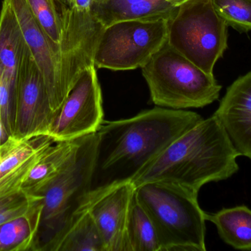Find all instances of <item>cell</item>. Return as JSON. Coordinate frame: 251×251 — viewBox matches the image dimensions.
I'll use <instances>...</instances> for the list:
<instances>
[{
	"label": "cell",
	"instance_id": "6da1fadb",
	"mask_svg": "<svg viewBox=\"0 0 251 251\" xmlns=\"http://www.w3.org/2000/svg\"><path fill=\"white\" fill-rule=\"evenodd\" d=\"M203 119L190 111L156 107L129 119L103 122L97 132L88 205L110 189L131 182L176 139Z\"/></svg>",
	"mask_w": 251,
	"mask_h": 251
},
{
	"label": "cell",
	"instance_id": "7a4b0ae2",
	"mask_svg": "<svg viewBox=\"0 0 251 251\" xmlns=\"http://www.w3.org/2000/svg\"><path fill=\"white\" fill-rule=\"evenodd\" d=\"M238 156L224 125L213 114L176 139L131 183L137 187L165 181L199 195L205 184L237 173Z\"/></svg>",
	"mask_w": 251,
	"mask_h": 251
},
{
	"label": "cell",
	"instance_id": "3957f363",
	"mask_svg": "<svg viewBox=\"0 0 251 251\" xmlns=\"http://www.w3.org/2000/svg\"><path fill=\"white\" fill-rule=\"evenodd\" d=\"M97 144V133L82 137L63 170L35 193L42 197L43 204L37 251H56L71 225L86 209Z\"/></svg>",
	"mask_w": 251,
	"mask_h": 251
},
{
	"label": "cell",
	"instance_id": "277c9868",
	"mask_svg": "<svg viewBox=\"0 0 251 251\" xmlns=\"http://www.w3.org/2000/svg\"><path fill=\"white\" fill-rule=\"evenodd\" d=\"M134 195L153 223L160 251H206V215L198 195L180 186L150 181Z\"/></svg>",
	"mask_w": 251,
	"mask_h": 251
},
{
	"label": "cell",
	"instance_id": "5b68a950",
	"mask_svg": "<svg viewBox=\"0 0 251 251\" xmlns=\"http://www.w3.org/2000/svg\"><path fill=\"white\" fill-rule=\"evenodd\" d=\"M141 69L152 102L159 107L198 109L219 98L222 86L214 75L203 72L167 42Z\"/></svg>",
	"mask_w": 251,
	"mask_h": 251
},
{
	"label": "cell",
	"instance_id": "8992f818",
	"mask_svg": "<svg viewBox=\"0 0 251 251\" xmlns=\"http://www.w3.org/2000/svg\"><path fill=\"white\" fill-rule=\"evenodd\" d=\"M228 25L212 0H187L167 20V43L209 75L228 48Z\"/></svg>",
	"mask_w": 251,
	"mask_h": 251
},
{
	"label": "cell",
	"instance_id": "52a82bcc",
	"mask_svg": "<svg viewBox=\"0 0 251 251\" xmlns=\"http://www.w3.org/2000/svg\"><path fill=\"white\" fill-rule=\"evenodd\" d=\"M167 20L125 21L103 29L94 54L97 69L132 70L144 66L167 42Z\"/></svg>",
	"mask_w": 251,
	"mask_h": 251
},
{
	"label": "cell",
	"instance_id": "ba28073f",
	"mask_svg": "<svg viewBox=\"0 0 251 251\" xmlns=\"http://www.w3.org/2000/svg\"><path fill=\"white\" fill-rule=\"evenodd\" d=\"M104 122L102 94L94 65L82 69L56 113L49 137L72 141L97 133Z\"/></svg>",
	"mask_w": 251,
	"mask_h": 251
},
{
	"label": "cell",
	"instance_id": "9c48e42d",
	"mask_svg": "<svg viewBox=\"0 0 251 251\" xmlns=\"http://www.w3.org/2000/svg\"><path fill=\"white\" fill-rule=\"evenodd\" d=\"M56 113L44 77L26 46L18 75L13 138L26 140L48 136Z\"/></svg>",
	"mask_w": 251,
	"mask_h": 251
},
{
	"label": "cell",
	"instance_id": "30bf717a",
	"mask_svg": "<svg viewBox=\"0 0 251 251\" xmlns=\"http://www.w3.org/2000/svg\"><path fill=\"white\" fill-rule=\"evenodd\" d=\"M7 1L17 18L26 46L44 77L51 107L57 112L68 94L63 77L60 47L40 28L26 0Z\"/></svg>",
	"mask_w": 251,
	"mask_h": 251
},
{
	"label": "cell",
	"instance_id": "8fae6325",
	"mask_svg": "<svg viewBox=\"0 0 251 251\" xmlns=\"http://www.w3.org/2000/svg\"><path fill=\"white\" fill-rule=\"evenodd\" d=\"M134 194L131 182L119 184L87 206L100 230L105 251H130L127 224Z\"/></svg>",
	"mask_w": 251,
	"mask_h": 251
},
{
	"label": "cell",
	"instance_id": "7c38bea8",
	"mask_svg": "<svg viewBox=\"0 0 251 251\" xmlns=\"http://www.w3.org/2000/svg\"><path fill=\"white\" fill-rule=\"evenodd\" d=\"M240 156L251 160V71L228 88L214 113Z\"/></svg>",
	"mask_w": 251,
	"mask_h": 251
},
{
	"label": "cell",
	"instance_id": "4fadbf2b",
	"mask_svg": "<svg viewBox=\"0 0 251 251\" xmlns=\"http://www.w3.org/2000/svg\"><path fill=\"white\" fill-rule=\"evenodd\" d=\"M176 7L168 0H94L91 12L106 28L125 21L168 20Z\"/></svg>",
	"mask_w": 251,
	"mask_h": 251
},
{
	"label": "cell",
	"instance_id": "5bb4252c",
	"mask_svg": "<svg viewBox=\"0 0 251 251\" xmlns=\"http://www.w3.org/2000/svg\"><path fill=\"white\" fill-rule=\"evenodd\" d=\"M26 49L17 18L8 1L3 0L0 11V68L13 82L17 83Z\"/></svg>",
	"mask_w": 251,
	"mask_h": 251
},
{
	"label": "cell",
	"instance_id": "9a60e30c",
	"mask_svg": "<svg viewBox=\"0 0 251 251\" xmlns=\"http://www.w3.org/2000/svg\"><path fill=\"white\" fill-rule=\"evenodd\" d=\"M81 139L50 144L29 171L22 189L35 194L57 176L69 163L79 147Z\"/></svg>",
	"mask_w": 251,
	"mask_h": 251
},
{
	"label": "cell",
	"instance_id": "2e32d148",
	"mask_svg": "<svg viewBox=\"0 0 251 251\" xmlns=\"http://www.w3.org/2000/svg\"><path fill=\"white\" fill-rule=\"evenodd\" d=\"M42 200L29 212L0 225V251H37Z\"/></svg>",
	"mask_w": 251,
	"mask_h": 251
},
{
	"label": "cell",
	"instance_id": "e0dca14e",
	"mask_svg": "<svg viewBox=\"0 0 251 251\" xmlns=\"http://www.w3.org/2000/svg\"><path fill=\"white\" fill-rule=\"evenodd\" d=\"M223 241L237 250L251 251V209L239 206L206 215Z\"/></svg>",
	"mask_w": 251,
	"mask_h": 251
},
{
	"label": "cell",
	"instance_id": "ac0fdd59",
	"mask_svg": "<svg viewBox=\"0 0 251 251\" xmlns=\"http://www.w3.org/2000/svg\"><path fill=\"white\" fill-rule=\"evenodd\" d=\"M56 251H105L100 230L88 209L75 220Z\"/></svg>",
	"mask_w": 251,
	"mask_h": 251
},
{
	"label": "cell",
	"instance_id": "d6986e66",
	"mask_svg": "<svg viewBox=\"0 0 251 251\" xmlns=\"http://www.w3.org/2000/svg\"><path fill=\"white\" fill-rule=\"evenodd\" d=\"M26 1L40 28L54 44L60 47L66 28L68 0Z\"/></svg>",
	"mask_w": 251,
	"mask_h": 251
},
{
	"label": "cell",
	"instance_id": "ffe728a7",
	"mask_svg": "<svg viewBox=\"0 0 251 251\" xmlns=\"http://www.w3.org/2000/svg\"><path fill=\"white\" fill-rule=\"evenodd\" d=\"M130 251H160V245L151 220L134 194L127 224Z\"/></svg>",
	"mask_w": 251,
	"mask_h": 251
},
{
	"label": "cell",
	"instance_id": "44dd1931",
	"mask_svg": "<svg viewBox=\"0 0 251 251\" xmlns=\"http://www.w3.org/2000/svg\"><path fill=\"white\" fill-rule=\"evenodd\" d=\"M217 13L228 27L240 32L251 31V0H212Z\"/></svg>",
	"mask_w": 251,
	"mask_h": 251
},
{
	"label": "cell",
	"instance_id": "7402d4cb",
	"mask_svg": "<svg viewBox=\"0 0 251 251\" xmlns=\"http://www.w3.org/2000/svg\"><path fill=\"white\" fill-rule=\"evenodd\" d=\"M33 166L21 167L0 147V197L22 190Z\"/></svg>",
	"mask_w": 251,
	"mask_h": 251
},
{
	"label": "cell",
	"instance_id": "603a6c76",
	"mask_svg": "<svg viewBox=\"0 0 251 251\" xmlns=\"http://www.w3.org/2000/svg\"><path fill=\"white\" fill-rule=\"evenodd\" d=\"M41 200V195L23 189L0 197V225L25 215Z\"/></svg>",
	"mask_w": 251,
	"mask_h": 251
},
{
	"label": "cell",
	"instance_id": "cb8c5ba5",
	"mask_svg": "<svg viewBox=\"0 0 251 251\" xmlns=\"http://www.w3.org/2000/svg\"><path fill=\"white\" fill-rule=\"evenodd\" d=\"M16 86L0 68V114L10 135L13 137L16 117Z\"/></svg>",
	"mask_w": 251,
	"mask_h": 251
},
{
	"label": "cell",
	"instance_id": "d4e9b609",
	"mask_svg": "<svg viewBox=\"0 0 251 251\" xmlns=\"http://www.w3.org/2000/svg\"><path fill=\"white\" fill-rule=\"evenodd\" d=\"M12 138H13V137L10 135V133L6 128L2 118H1V114H0V147L7 142Z\"/></svg>",
	"mask_w": 251,
	"mask_h": 251
},
{
	"label": "cell",
	"instance_id": "484cf974",
	"mask_svg": "<svg viewBox=\"0 0 251 251\" xmlns=\"http://www.w3.org/2000/svg\"><path fill=\"white\" fill-rule=\"evenodd\" d=\"M168 1L174 4V5L178 6L180 4H181V3L187 1V0H168Z\"/></svg>",
	"mask_w": 251,
	"mask_h": 251
}]
</instances>
